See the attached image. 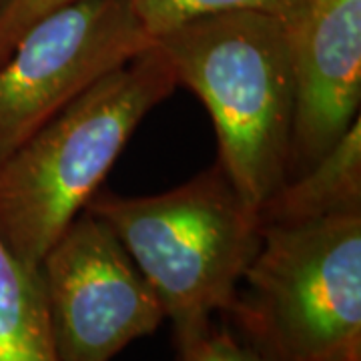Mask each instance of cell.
I'll use <instances>...</instances> for the list:
<instances>
[{"instance_id":"8992f818","label":"cell","mask_w":361,"mask_h":361,"mask_svg":"<svg viewBox=\"0 0 361 361\" xmlns=\"http://www.w3.org/2000/svg\"><path fill=\"white\" fill-rule=\"evenodd\" d=\"M39 273L61 361H113L167 319L115 233L85 209L47 251Z\"/></svg>"},{"instance_id":"277c9868","label":"cell","mask_w":361,"mask_h":361,"mask_svg":"<svg viewBox=\"0 0 361 361\" xmlns=\"http://www.w3.org/2000/svg\"><path fill=\"white\" fill-rule=\"evenodd\" d=\"M231 307L267 361L361 355V211L267 223Z\"/></svg>"},{"instance_id":"5bb4252c","label":"cell","mask_w":361,"mask_h":361,"mask_svg":"<svg viewBox=\"0 0 361 361\" xmlns=\"http://www.w3.org/2000/svg\"><path fill=\"white\" fill-rule=\"evenodd\" d=\"M345 361H361V355H353V357H349V360Z\"/></svg>"},{"instance_id":"5b68a950","label":"cell","mask_w":361,"mask_h":361,"mask_svg":"<svg viewBox=\"0 0 361 361\" xmlns=\"http://www.w3.org/2000/svg\"><path fill=\"white\" fill-rule=\"evenodd\" d=\"M153 42L130 0H75L39 18L0 61V163Z\"/></svg>"},{"instance_id":"ba28073f","label":"cell","mask_w":361,"mask_h":361,"mask_svg":"<svg viewBox=\"0 0 361 361\" xmlns=\"http://www.w3.org/2000/svg\"><path fill=\"white\" fill-rule=\"evenodd\" d=\"M361 211V118L259 209L261 223H305Z\"/></svg>"},{"instance_id":"7c38bea8","label":"cell","mask_w":361,"mask_h":361,"mask_svg":"<svg viewBox=\"0 0 361 361\" xmlns=\"http://www.w3.org/2000/svg\"><path fill=\"white\" fill-rule=\"evenodd\" d=\"M75 0H0V61L44 14Z\"/></svg>"},{"instance_id":"9c48e42d","label":"cell","mask_w":361,"mask_h":361,"mask_svg":"<svg viewBox=\"0 0 361 361\" xmlns=\"http://www.w3.org/2000/svg\"><path fill=\"white\" fill-rule=\"evenodd\" d=\"M0 361H61L39 269L0 241Z\"/></svg>"},{"instance_id":"8fae6325","label":"cell","mask_w":361,"mask_h":361,"mask_svg":"<svg viewBox=\"0 0 361 361\" xmlns=\"http://www.w3.org/2000/svg\"><path fill=\"white\" fill-rule=\"evenodd\" d=\"M175 361H267L243 337L211 325L203 334L177 345Z\"/></svg>"},{"instance_id":"52a82bcc","label":"cell","mask_w":361,"mask_h":361,"mask_svg":"<svg viewBox=\"0 0 361 361\" xmlns=\"http://www.w3.org/2000/svg\"><path fill=\"white\" fill-rule=\"evenodd\" d=\"M291 171H305L360 118L361 0H325L289 25Z\"/></svg>"},{"instance_id":"3957f363","label":"cell","mask_w":361,"mask_h":361,"mask_svg":"<svg viewBox=\"0 0 361 361\" xmlns=\"http://www.w3.org/2000/svg\"><path fill=\"white\" fill-rule=\"evenodd\" d=\"M109 225L153 287L175 345L227 313L261 247L263 223L217 163L149 197L94 193L85 205Z\"/></svg>"},{"instance_id":"6da1fadb","label":"cell","mask_w":361,"mask_h":361,"mask_svg":"<svg viewBox=\"0 0 361 361\" xmlns=\"http://www.w3.org/2000/svg\"><path fill=\"white\" fill-rule=\"evenodd\" d=\"M177 82L213 118L219 165L237 193L261 209L291 173L293 42L267 13L199 16L157 35Z\"/></svg>"},{"instance_id":"4fadbf2b","label":"cell","mask_w":361,"mask_h":361,"mask_svg":"<svg viewBox=\"0 0 361 361\" xmlns=\"http://www.w3.org/2000/svg\"><path fill=\"white\" fill-rule=\"evenodd\" d=\"M322 2H325V0H303V14L311 8H315V6H319Z\"/></svg>"},{"instance_id":"30bf717a","label":"cell","mask_w":361,"mask_h":361,"mask_svg":"<svg viewBox=\"0 0 361 361\" xmlns=\"http://www.w3.org/2000/svg\"><path fill=\"white\" fill-rule=\"evenodd\" d=\"M147 32L155 39L173 26L199 16L235 11L267 13L287 25L303 16V0H130Z\"/></svg>"},{"instance_id":"7a4b0ae2","label":"cell","mask_w":361,"mask_h":361,"mask_svg":"<svg viewBox=\"0 0 361 361\" xmlns=\"http://www.w3.org/2000/svg\"><path fill=\"white\" fill-rule=\"evenodd\" d=\"M177 87L173 68L153 42L0 163V241L23 265L39 269L142 118Z\"/></svg>"}]
</instances>
